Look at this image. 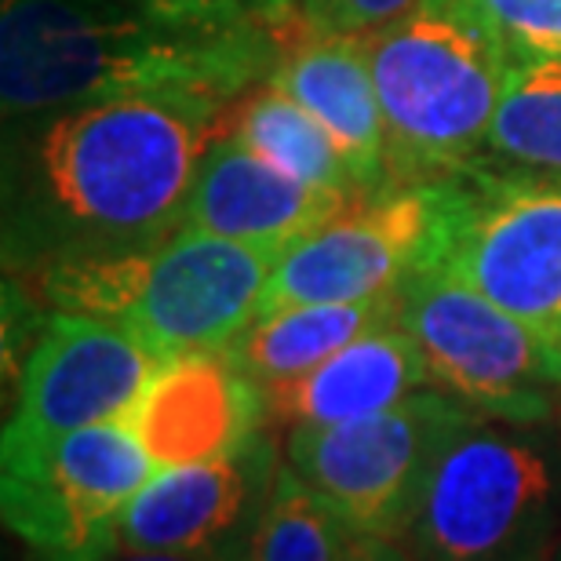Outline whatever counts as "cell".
Segmentation results:
<instances>
[{"label":"cell","instance_id":"1","mask_svg":"<svg viewBox=\"0 0 561 561\" xmlns=\"http://www.w3.org/2000/svg\"><path fill=\"white\" fill-rule=\"evenodd\" d=\"M274 70V37L244 4L4 0L0 95L8 114L125 95L227 103Z\"/></svg>","mask_w":561,"mask_h":561},{"label":"cell","instance_id":"2","mask_svg":"<svg viewBox=\"0 0 561 561\" xmlns=\"http://www.w3.org/2000/svg\"><path fill=\"white\" fill-rule=\"evenodd\" d=\"M280 249L175 227L136 244L73 249L33 271L48 310L88 313L157 354H219L260 313Z\"/></svg>","mask_w":561,"mask_h":561},{"label":"cell","instance_id":"3","mask_svg":"<svg viewBox=\"0 0 561 561\" xmlns=\"http://www.w3.org/2000/svg\"><path fill=\"white\" fill-rule=\"evenodd\" d=\"M216 114L219 103L186 95L70 106L41 136V172L55 208L114 244L175 230L197 168L219 139Z\"/></svg>","mask_w":561,"mask_h":561},{"label":"cell","instance_id":"4","mask_svg":"<svg viewBox=\"0 0 561 561\" xmlns=\"http://www.w3.org/2000/svg\"><path fill=\"white\" fill-rule=\"evenodd\" d=\"M362 41L383 110L390 190L463 175L489 146L511 51L459 0H423Z\"/></svg>","mask_w":561,"mask_h":561},{"label":"cell","instance_id":"5","mask_svg":"<svg viewBox=\"0 0 561 561\" xmlns=\"http://www.w3.org/2000/svg\"><path fill=\"white\" fill-rule=\"evenodd\" d=\"M416 561H547L561 543V470L533 437L467 423L442 448L401 533Z\"/></svg>","mask_w":561,"mask_h":561},{"label":"cell","instance_id":"6","mask_svg":"<svg viewBox=\"0 0 561 561\" xmlns=\"http://www.w3.org/2000/svg\"><path fill=\"white\" fill-rule=\"evenodd\" d=\"M157 463L128 420L59 437L0 442L4 529L44 561H106L121 551V518Z\"/></svg>","mask_w":561,"mask_h":561},{"label":"cell","instance_id":"7","mask_svg":"<svg viewBox=\"0 0 561 561\" xmlns=\"http://www.w3.org/2000/svg\"><path fill=\"white\" fill-rule=\"evenodd\" d=\"M398 324L416 340L426 376L448 398L507 423L547 420L561 390V343L442 263L398 288Z\"/></svg>","mask_w":561,"mask_h":561},{"label":"cell","instance_id":"8","mask_svg":"<svg viewBox=\"0 0 561 561\" xmlns=\"http://www.w3.org/2000/svg\"><path fill=\"white\" fill-rule=\"evenodd\" d=\"M474 420L445 390H416L362 420L291 426L285 463L351 533L401 540L442 448Z\"/></svg>","mask_w":561,"mask_h":561},{"label":"cell","instance_id":"9","mask_svg":"<svg viewBox=\"0 0 561 561\" xmlns=\"http://www.w3.org/2000/svg\"><path fill=\"white\" fill-rule=\"evenodd\" d=\"M459 183L394 186L340 208L280 255L263 288L260 313L302 302H354L390 296L442 260Z\"/></svg>","mask_w":561,"mask_h":561},{"label":"cell","instance_id":"10","mask_svg":"<svg viewBox=\"0 0 561 561\" xmlns=\"http://www.w3.org/2000/svg\"><path fill=\"white\" fill-rule=\"evenodd\" d=\"M445 271L547 335H561V175H456Z\"/></svg>","mask_w":561,"mask_h":561},{"label":"cell","instance_id":"11","mask_svg":"<svg viewBox=\"0 0 561 561\" xmlns=\"http://www.w3.org/2000/svg\"><path fill=\"white\" fill-rule=\"evenodd\" d=\"M277 448L263 434L227 456L164 467L121 518V547L201 561H241L277 485Z\"/></svg>","mask_w":561,"mask_h":561},{"label":"cell","instance_id":"12","mask_svg":"<svg viewBox=\"0 0 561 561\" xmlns=\"http://www.w3.org/2000/svg\"><path fill=\"white\" fill-rule=\"evenodd\" d=\"M157 368L161 357L117 324L48 310L19 365V401L4 434L59 437L92 423L125 420Z\"/></svg>","mask_w":561,"mask_h":561},{"label":"cell","instance_id":"13","mask_svg":"<svg viewBox=\"0 0 561 561\" xmlns=\"http://www.w3.org/2000/svg\"><path fill=\"white\" fill-rule=\"evenodd\" d=\"M125 420L157 470L205 463L263 434V387L241 376L222 351L168 357Z\"/></svg>","mask_w":561,"mask_h":561},{"label":"cell","instance_id":"14","mask_svg":"<svg viewBox=\"0 0 561 561\" xmlns=\"http://www.w3.org/2000/svg\"><path fill=\"white\" fill-rule=\"evenodd\" d=\"M346 205L354 201L299 183L238 136H219L197 168L179 227L288 252Z\"/></svg>","mask_w":561,"mask_h":561},{"label":"cell","instance_id":"15","mask_svg":"<svg viewBox=\"0 0 561 561\" xmlns=\"http://www.w3.org/2000/svg\"><path fill=\"white\" fill-rule=\"evenodd\" d=\"M266 84L321 121L365 197L390 190L383 110L362 37H307L280 55Z\"/></svg>","mask_w":561,"mask_h":561},{"label":"cell","instance_id":"16","mask_svg":"<svg viewBox=\"0 0 561 561\" xmlns=\"http://www.w3.org/2000/svg\"><path fill=\"white\" fill-rule=\"evenodd\" d=\"M431 383L416 340L401 324L362 335L318 368L263 387L266 423L324 426L362 420L412 398Z\"/></svg>","mask_w":561,"mask_h":561},{"label":"cell","instance_id":"17","mask_svg":"<svg viewBox=\"0 0 561 561\" xmlns=\"http://www.w3.org/2000/svg\"><path fill=\"white\" fill-rule=\"evenodd\" d=\"M398 321V291L354 302H302L255 313L227 351L230 365L255 387L302 376L362 335Z\"/></svg>","mask_w":561,"mask_h":561},{"label":"cell","instance_id":"18","mask_svg":"<svg viewBox=\"0 0 561 561\" xmlns=\"http://www.w3.org/2000/svg\"><path fill=\"white\" fill-rule=\"evenodd\" d=\"M233 136L249 142L255 153H263L280 172L296 175L299 183L324 190V194L343 201L365 197L343 150L324 131L321 121L271 84L252 92L238 106V114H233Z\"/></svg>","mask_w":561,"mask_h":561},{"label":"cell","instance_id":"19","mask_svg":"<svg viewBox=\"0 0 561 561\" xmlns=\"http://www.w3.org/2000/svg\"><path fill=\"white\" fill-rule=\"evenodd\" d=\"M485 150L518 168L561 175V55L511 59Z\"/></svg>","mask_w":561,"mask_h":561},{"label":"cell","instance_id":"20","mask_svg":"<svg viewBox=\"0 0 561 561\" xmlns=\"http://www.w3.org/2000/svg\"><path fill=\"white\" fill-rule=\"evenodd\" d=\"M354 533L302 485L288 463L241 561H346Z\"/></svg>","mask_w":561,"mask_h":561},{"label":"cell","instance_id":"21","mask_svg":"<svg viewBox=\"0 0 561 561\" xmlns=\"http://www.w3.org/2000/svg\"><path fill=\"white\" fill-rule=\"evenodd\" d=\"M496 33L511 59L561 55V0H459Z\"/></svg>","mask_w":561,"mask_h":561},{"label":"cell","instance_id":"22","mask_svg":"<svg viewBox=\"0 0 561 561\" xmlns=\"http://www.w3.org/2000/svg\"><path fill=\"white\" fill-rule=\"evenodd\" d=\"M423 0H299L310 37H373L412 15Z\"/></svg>","mask_w":561,"mask_h":561},{"label":"cell","instance_id":"23","mask_svg":"<svg viewBox=\"0 0 561 561\" xmlns=\"http://www.w3.org/2000/svg\"><path fill=\"white\" fill-rule=\"evenodd\" d=\"M346 561H416V558H412V551L401 540H390V536H357L354 533Z\"/></svg>","mask_w":561,"mask_h":561},{"label":"cell","instance_id":"24","mask_svg":"<svg viewBox=\"0 0 561 561\" xmlns=\"http://www.w3.org/2000/svg\"><path fill=\"white\" fill-rule=\"evenodd\" d=\"M106 561H201V558H179V554H146V551H121L114 558H106Z\"/></svg>","mask_w":561,"mask_h":561},{"label":"cell","instance_id":"25","mask_svg":"<svg viewBox=\"0 0 561 561\" xmlns=\"http://www.w3.org/2000/svg\"><path fill=\"white\" fill-rule=\"evenodd\" d=\"M8 561H44V558H41V554H33L30 547H22L19 554H8Z\"/></svg>","mask_w":561,"mask_h":561},{"label":"cell","instance_id":"26","mask_svg":"<svg viewBox=\"0 0 561 561\" xmlns=\"http://www.w3.org/2000/svg\"><path fill=\"white\" fill-rule=\"evenodd\" d=\"M183 4H241V0H183Z\"/></svg>","mask_w":561,"mask_h":561},{"label":"cell","instance_id":"27","mask_svg":"<svg viewBox=\"0 0 561 561\" xmlns=\"http://www.w3.org/2000/svg\"><path fill=\"white\" fill-rule=\"evenodd\" d=\"M547 561H561V543L554 547V554H551V558H547Z\"/></svg>","mask_w":561,"mask_h":561},{"label":"cell","instance_id":"28","mask_svg":"<svg viewBox=\"0 0 561 561\" xmlns=\"http://www.w3.org/2000/svg\"><path fill=\"white\" fill-rule=\"evenodd\" d=\"M558 343H561V335H558Z\"/></svg>","mask_w":561,"mask_h":561}]
</instances>
